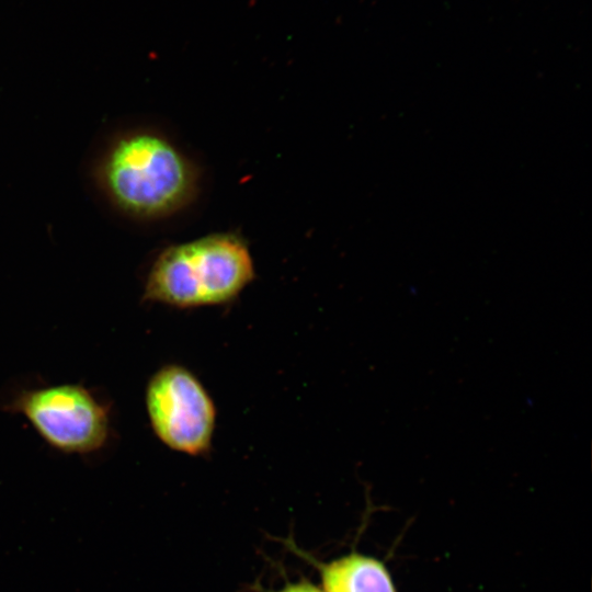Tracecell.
Listing matches in <instances>:
<instances>
[{"label":"cell","instance_id":"5","mask_svg":"<svg viewBox=\"0 0 592 592\" xmlns=\"http://www.w3.org/2000/svg\"><path fill=\"white\" fill-rule=\"evenodd\" d=\"M318 566L323 592H397L385 565L373 557L352 553Z\"/></svg>","mask_w":592,"mask_h":592},{"label":"cell","instance_id":"4","mask_svg":"<svg viewBox=\"0 0 592 592\" xmlns=\"http://www.w3.org/2000/svg\"><path fill=\"white\" fill-rule=\"evenodd\" d=\"M145 406L155 435L166 446L191 456L210 451L216 407L190 369L167 364L156 371L146 386Z\"/></svg>","mask_w":592,"mask_h":592},{"label":"cell","instance_id":"1","mask_svg":"<svg viewBox=\"0 0 592 592\" xmlns=\"http://www.w3.org/2000/svg\"><path fill=\"white\" fill-rule=\"evenodd\" d=\"M254 276L244 240L235 234H210L161 251L147 273L143 300L181 309L224 305Z\"/></svg>","mask_w":592,"mask_h":592},{"label":"cell","instance_id":"2","mask_svg":"<svg viewBox=\"0 0 592 592\" xmlns=\"http://www.w3.org/2000/svg\"><path fill=\"white\" fill-rule=\"evenodd\" d=\"M101 180L111 200L125 213L158 218L191 203L198 172L167 137L143 130L113 144L102 162Z\"/></svg>","mask_w":592,"mask_h":592},{"label":"cell","instance_id":"3","mask_svg":"<svg viewBox=\"0 0 592 592\" xmlns=\"http://www.w3.org/2000/svg\"><path fill=\"white\" fill-rule=\"evenodd\" d=\"M3 409L24 417L50 447L61 453L91 454L110 439L109 407L81 384L22 389Z\"/></svg>","mask_w":592,"mask_h":592},{"label":"cell","instance_id":"6","mask_svg":"<svg viewBox=\"0 0 592 592\" xmlns=\"http://www.w3.org/2000/svg\"><path fill=\"white\" fill-rule=\"evenodd\" d=\"M277 592H323L314 584L307 581H299L296 583H288Z\"/></svg>","mask_w":592,"mask_h":592}]
</instances>
